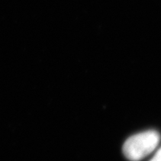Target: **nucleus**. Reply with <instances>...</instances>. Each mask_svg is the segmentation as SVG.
Here are the masks:
<instances>
[{"label": "nucleus", "mask_w": 161, "mask_h": 161, "mask_svg": "<svg viewBox=\"0 0 161 161\" xmlns=\"http://www.w3.org/2000/svg\"><path fill=\"white\" fill-rule=\"evenodd\" d=\"M160 140V134L155 130L139 133L125 141L123 153L128 160L139 161L152 153L158 147Z\"/></svg>", "instance_id": "f257e3e1"}, {"label": "nucleus", "mask_w": 161, "mask_h": 161, "mask_svg": "<svg viewBox=\"0 0 161 161\" xmlns=\"http://www.w3.org/2000/svg\"><path fill=\"white\" fill-rule=\"evenodd\" d=\"M150 161H161V148H160Z\"/></svg>", "instance_id": "f03ea898"}]
</instances>
